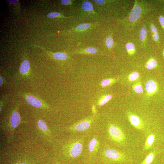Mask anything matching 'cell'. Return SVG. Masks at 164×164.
<instances>
[{
	"instance_id": "24",
	"label": "cell",
	"mask_w": 164,
	"mask_h": 164,
	"mask_svg": "<svg viewBox=\"0 0 164 164\" xmlns=\"http://www.w3.org/2000/svg\"><path fill=\"white\" fill-rule=\"evenodd\" d=\"M105 44L109 49H111L113 46L114 42L112 36H109L106 39Z\"/></svg>"
},
{
	"instance_id": "21",
	"label": "cell",
	"mask_w": 164,
	"mask_h": 164,
	"mask_svg": "<svg viewBox=\"0 0 164 164\" xmlns=\"http://www.w3.org/2000/svg\"><path fill=\"white\" fill-rule=\"evenodd\" d=\"M157 65L156 61L153 59H151L148 61L146 64V67L148 70H152L155 68Z\"/></svg>"
},
{
	"instance_id": "17",
	"label": "cell",
	"mask_w": 164,
	"mask_h": 164,
	"mask_svg": "<svg viewBox=\"0 0 164 164\" xmlns=\"http://www.w3.org/2000/svg\"><path fill=\"white\" fill-rule=\"evenodd\" d=\"M139 35L141 41L143 44H144L146 41L147 36V30L145 26H143L141 28Z\"/></svg>"
},
{
	"instance_id": "6",
	"label": "cell",
	"mask_w": 164,
	"mask_h": 164,
	"mask_svg": "<svg viewBox=\"0 0 164 164\" xmlns=\"http://www.w3.org/2000/svg\"><path fill=\"white\" fill-rule=\"evenodd\" d=\"M83 148L82 144L79 141L73 142L68 149L69 154L72 157H76L81 154Z\"/></svg>"
},
{
	"instance_id": "1",
	"label": "cell",
	"mask_w": 164,
	"mask_h": 164,
	"mask_svg": "<svg viewBox=\"0 0 164 164\" xmlns=\"http://www.w3.org/2000/svg\"><path fill=\"white\" fill-rule=\"evenodd\" d=\"M20 122L21 118L19 113L18 111L14 110L5 127L8 142H10L13 141L15 129L17 128Z\"/></svg>"
},
{
	"instance_id": "30",
	"label": "cell",
	"mask_w": 164,
	"mask_h": 164,
	"mask_svg": "<svg viewBox=\"0 0 164 164\" xmlns=\"http://www.w3.org/2000/svg\"><path fill=\"white\" fill-rule=\"evenodd\" d=\"M159 20L161 25L164 28V17L161 16L159 18Z\"/></svg>"
},
{
	"instance_id": "4",
	"label": "cell",
	"mask_w": 164,
	"mask_h": 164,
	"mask_svg": "<svg viewBox=\"0 0 164 164\" xmlns=\"http://www.w3.org/2000/svg\"><path fill=\"white\" fill-rule=\"evenodd\" d=\"M104 154L109 159L115 161H123L125 160L126 158V156L124 153L113 149H108L106 150L104 152Z\"/></svg>"
},
{
	"instance_id": "27",
	"label": "cell",
	"mask_w": 164,
	"mask_h": 164,
	"mask_svg": "<svg viewBox=\"0 0 164 164\" xmlns=\"http://www.w3.org/2000/svg\"><path fill=\"white\" fill-rule=\"evenodd\" d=\"M72 1L71 0H62L61 2V3L63 5H69L72 4Z\"/></svg>"
},
{
	"instance_id": "32",
	"label": "cell",
	"mask_w": 164,
	"mask_h": 164,
	"mask_svg": "<svg viewBox=\"0 0 164 164\" xmlns=\"http://www.w3.org/2000/svg\"><path fill=\"white\" fill-rule=\"evenodd\" d=\"M92 112L94 113H96V108L94 105H93L92 107Z\"/></svg>"
},
{
	"instance_id": "26",
	"label": "cell",
	"mask_w": 164,
	"mask_h": 164,
	"mask_svg": "<svg viewBox=\"0 0 164 164\" xmlns=\"http://www.w3.org/2000/svg\"><path fill=\"white\" fill-rule=\"evenodd\" d=\"M47 17L50 19H53L57 18H70L63 16L60 13L57 12H52L49 13L47 15Z\"/></svg>"
},
{
	"instance_id": "5",
	"label": "cell",
	"mask_w": 164,
	"mask_h": 164,
	"mask_svg": "<svg viewBox=\"0 0 164 164\" xmlns=\"http://www.w3.org/2000/svg\"><path fill=\"white\" fill-rule=\"evenodd\" d=\"M127 116L131 124L136 128L141 130L144 128V123L138 116L130 112L127 113Z\"/></svg>"
},
{
	"instance_id": "7",
	"label": "cell",
	"mask_w": 164,
	"mask_h": 164,
	"mask_svg": "<svg viewBox=\"0 0 164 164\" xmlns=\"http://www.w3.org/2000/svg\"><path fill=\"white\" fill-rule=\"evenodd\" d=\"M145 88L147 96L151 97L157 92L158 87L157 84L155 81L150 80L148 81L145 84Z\"/></svg>"
},
{
	"instance_id": "13",
	"label": "cell",
	"mask_w": 164,
	"mask_h": 164,
	"mask_svg": "<svg viewBox=\"0 0 164 164\" xmlns=\"http://www.w3.org/2000/svg\"><path fill=\"white\" fill-rule=\"evenodd\" d=\"M155 139V136L154 135L152 134L148 136L144 146V149L145 150L151 148L154 143Z\"/></svg>"
},
{
	"instance_id": "2",
	"label": "cell",
	"mask_w": 164,
	"mask_h": 164,
	"mask_svg": "<svg viewBox=\"0 0 164 164\" xmlns=\"http://www.w3.org/2000/svg\"><path fill=\"white\" fill-rule=\"evenodd\" d=\"M145 10L143 9V7L141 6L137 2H136L133 9L130 13L127 20L131 25L136 23L145 13Z\"/></svg>"
},
{
	"instance_id": "10",
	"label": "cell",
	"mask_w": 164,
	"mask_h": 164,
	"mask_svg": "<svg viewBox=\"0 0 164 164\" xmlns=\"http://www.w3.org/2000/svg\"><path fill=\"white\" fill-rule=\"evenodd\" d=\"M98 53V50L95 47H88L82 50H78L74 52V53L80 54L87 55H94Z\"/></svg>"
},
{
	"instance_id": "25",
	"label": "cell",
	"mask_w": 164,
	"mask_h": 164,
	"mask_svg": "<svg viewBox=\"0 0 164 164\" xmlns=\"http://www.w3.org/2000/svg\"><path fill=\"white\" fill-rule=\"evenodd\" d=\"M38 124L39 128L42 131L47 132V127L44 121L41 120H39L38 122Z\"/></svg>"
},
{
	"instance_id": "20",
	"label": "cell",
	"mask_w": 164,
	"mask_h": 164,
	"mask_svg": "<svg viewBox=\"0 0 164 164\" xmlns=\"http://www.w3.org/2000/svg\"><path fill=\"white\" fill-rule=\"evenodd\" d=\"M53 56L56 59L59 60H64L68 57L67 55L65 53L57 52L53 54Z\"/></svg>"
},
{
	"instance_id": "35",
	"label": "cell",
	"mask_w": 164,
	"mask_h": 164,
	"mask_svg": "<svg viewBox=\"0 0 164 164\" xmlns=\"http://www.w3.org/2000/svg\"><path fill=\"white\" fill-rule=\"evenodd\" d=\"M163 56H164V50L163 52Z\"/></svg>"
},
{
	"instance_id": "23",
	"label": "cell",
	"mask_w": 164,
	"mask_h": 164,
	"mask_svg": "<svg viewBox=\"0 0 164 164\" xmlns=\"http://www.w3.org/2000/svg\"><path fill=\"white\" fill-rule=\"evenodd\" d=\"M140 78V75L138 72H132L129 75L128 77L129 81L130 82H133L138 80Z\"/></svg>"
},
{
	"instance_id": "3",
	"label": "cell",
	"mask_w": 164,
	"mask_h": 164,
	"mask_svg": "<svg viewBox=\"0 0 164 164\" xmlns=\"http://www.w3.org/2000/svg\"><path fill=\"white\" fill-rule=\"evenodd\" d=\"M108 132L111 138L116 142L121 143L125 140L126 137L123 132L117 126L110 125L109 127Z\"/></svg>"
},
{
	"instance_id": "9",
	"label": "cell",
	"mask_w": 164,
	"mask_h": 164,
	"mask_svg": "<svg viewBox=\"0 0 164 164\" xmlns=\"http://www.w3.org/2000/svg\"><path fill=\"white\" fill-rule=\"evenodd\" d=\"M81 8L84 13H87L88 15L95 14L93 5L88 1H84L82 3Z\"/></svg>"
},
{
	"instance_id": "16",
	"label": "cell",
	"mask_w": 164,
	"mask_h": 164,
	"mask_svg": "<svg viewBox=\"0 0 164 164\" xmlns=\"http://www.w3.org/2000/svg\"><path fill=\"white\" fill-rule=\"evenodd\" d=\"M99 145L98 141L96 138L92 139L89 142L88 145V150L90 152H94L97 149V147Z\"/></svg>"
},
{
	"instance_id": "22",
	"label": "cell",
	"mask_w": 164,
	"mask_h": 164,
	"mask_svg": "<svg viewBox=\"0 0 164 164\" xmlns=\"http://www.w3.org/2000/svg\"><path fill=\"white\" fill-rule=\"evenodd\" d=\"M126 49L128 54L130 55H133L135 51V47L134 45L132 43H128L126 44Z\"/></svg>"
},
{
	"instance_id": "34",
	"label": "cell",
	"mask_w": 164,
	"mask_h": 164,
	"mask_svg": "<svg viewBox=\"0 0 164 164\" xmlns=\"http://www.w3.org/2000/svg\"><path fill=\"white\" fill-rule=\"evenodd\" d=\"M19 164H26V163H20Z\"/></svg>"
},
{
	"instance_id": "28",
	"label": "cell",
	"mask_w": 164,
	"mask_h": 164,
	"mask_svg": "<svg viewBox=\"0 0 164 164\" xmlns=\"http://www.w3.org/2000/svg\"><path fill=\"white\" fill-rule=\"evenodd\" d=\"M151 28L153 33H157V29L154 25L153 24H151Z\"/></svg>"
},
{
	"instance_id": "29",
	"label": "cell",
	"mask_w": 164,
	"mask_h": 164,
	"mask_svg": "<svg viewBox=\"0 0 164 164\" xmlns=\"http://www.w3.org/2000/svg\"><path fill=\"white\" fill-rule=\"evenodd\" d=\"M153 38L155 41H157L159 39V35L158 33L153 34Z\"/></svg>"
},
{
	"instance_id": "31",
	"label": "cell",
	"mask_w": 164,
	"mask_h": 164,
	"mask_svg": "<svg viewBox=\"0 0 164 164\" xmlns=\"http://www.w3.org/2000/svg\"><path fill=\"white\" fill-rule=\"evenodd\" d=\"M8 2L12 4H15L17 3L18 1V0H15V1H10V0H7V1Z\"/></svg>"
},
{
	"instance_id": "33",
	"label": "cell",
	"mask_w": 164,
	"mask_h": 164,
	"mask_svg": "<svg viewBox=\"0 0 164 164\" xmlns=\"http://www.w3.org/2000/svg\"><path fill=\"white\" fill-rule=\"evenodd\" d=\"M3 82V78L1 77H0V85H2Z\"/></svg>"
},
{
	"instance_id": "18",
	"label": "cell",
	"mask_w": 164,
	"mask_h": 164,
	"mask_svg": "<svg viewBox=\"0 0 164 164\" xmlns=\"http://www.w3.org/2000/svg\"><path fill=\"white\" fill-rule=\"evenodd\" d=\"M155 157V152H151L146 156L145 159L141 164H151L154 160Z\"/></svg>"
},
{
	"instance_id": "11",
	"label": "cell",
	"mask_w": 164,
	"mask_h": 164,
	"mask_svg": "<svg viewBox=\"0 0 164 164\" xmlns=\"http://www.w3.org/2000/svg\"><path fill=\"white\" fill-rule=\"evenodd\" d=\"M26 98V101L32 106L36 108H40L42 107V103L36 97L31 96H27Z\"/></svg>"
},
{
	"instance_id": "15",
	"label": "cell",
	"mask_w": 164,
	"mask_h": 164,
	"mask_svg": "<svg viewBox=\"0 0 164 164\" xmlns=\"http://www.w3.org/2000/svg\"><path fill=\"white\" fill-rule=\"evenodd\" d=\"M112 96L110 94L104 95L100 98L98 102V105L99 106H102L109 102L112 99Z\"/></svg>"
},
{
	"instance_id": "19",
	"label": "cell",
	"mask_w": 164,
	"mask_h": 164,
	"mask_svg": "<svg viewBox=\"0 0 164 164\" xmlns=\"http://www.w3.org/2000/svg\"><path fill=\"white\" fill-rule=\"evenodd\" d=\"M133 90L137 94H142L144 92L143 89L140 82H137L132 87Z\"/></svg>"
},
{
	"instance_id": "14",
	"label": "cell",
	"mask_w": 164,
	"mask_h": 164,
	"mask_svg": "<svg viewBox=\"0 0 164 164\" xmlns=\"http://www.w3.org/2000/svg\"><path fill=\"white\" fill-rule=\"evenodd\" d=\"M117 79L115 78H109L103 79L100 83V85L103 87L111 86L117 81Z\"/></svg>"
},
{
	"instance_id": "8",
	"label": "cell",
	"mask_w": 164,
	"mask_h": 164,
	"mask_svg": "<svg viewBox=\"0 0 164 164\" xmlns=\"http://www.w3.org/2000/svg\"><path fill=\"white\" fill-rule=\"evenodd\" d=\"M92 121L91 118L82 120L73 126L72 128L77 131H85L89 128L90 126Z\"/></svg>"
},
{
	"instance_id": "12",
	"label": "cell",
	"mask_w": 164,
	"mask_h": 164,
	"mask_svg": "<svg viewBox=\"0 0 164 164\" xmlns=\"http://www.w3.org/2000/svg\"><path fill=\"white\" fill-rule=\"evenodd\" d=\"M30 68V64L29 61L27 60L24 61L21 64L20 71L22 74L25 75L29 72Z\"/></svg>"
}]
</instances>
